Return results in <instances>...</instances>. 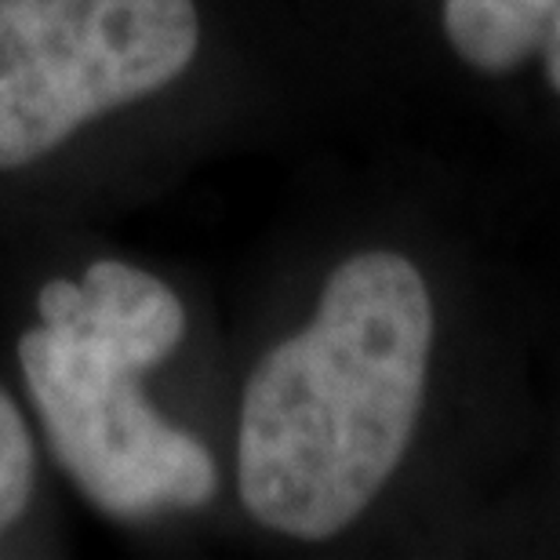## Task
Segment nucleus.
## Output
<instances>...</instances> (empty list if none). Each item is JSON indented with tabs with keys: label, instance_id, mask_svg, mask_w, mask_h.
I'll return each instance as SVG.
<instances>
[{
	"label": "nucleus",
	"instance_id": "423d86ee",
	"mask_svg": "<svg viewBox=\"0 0 560 560\" xmlns=\"http://www.w3.org/2000/svg\"><path fill=\"white\" fill-rule=\"evenodd\" d=\"M542 73H546V84H550V92L560 98V11L553 19V30L550 37L542 44Z\"/></svg>",
	"mask_w": 560,
	"mask_h": 560
},
{
	"label": "nucleus",
	"instance_id": "39448f33",
	"mask_svg": "<svg viewBox=\"0 0 560 560\" xmlns=\"http://www.w3.org/2000/svg\"><path fill=\"white\" fill-rule=\"evenodd\" d=\"M33 495V441L26 419L0 389V535L22 517Z\"/></svg>",
	"mask_w": 560,
	"mask_h": 560
},
{
	"label": "nucleus",
	"instance_id": "f03ea898",
	"mask_svg": "<svg viewBox=\"0 0 560 560\" xmlns=\"http://www.w3.org/2000/svg\"><path fill=\"white\" fill-rule=\"evenodd\" d=\"M40 328L19 364L51 452L109 517L197 510L215 499L208 447L145 405L139 378L183 342L186 310L164 280L128 262H92L81 284L48 280Z\"/></svg>",
	"mask_w": 560,
	"mask_h": 560
},
{
	"label": "nucleus",
	"instance_id": "20e7f679",
	"mask_svg": "<svg viewBox=\"0 0 560 560\" xmlns=\"http://www.w3.org/2000/svg\"><path fill=\"white\" fill-rule=\"evenodd\" d=\"M560 0H444L447 48L480 77H510L542 55Z\"/></svg>",
	"mask_w": 560,
	"mask_h": 560
},
{
	"label": "nucleus",
	"instance_id": "f257e3e1",
	"mask_svg": "<svg viewBox=\"0 0 560 560\" xmlns=\"http://www.w3.org/2000/svg\"><path fill=\"white\" fill-rule=\"evenodd\" d=\"M433 339V295L408 255L375 248L335 266L313 320L244 386V510L299 542L350 528L416 441Z\"/></svg>",
	"mask_w": 560,
	"mask_h": 560
},
{
	"label": "nucleus",
	"instance_id": "7ed1b4c3",
	"mask_svg": "<svg viewBox=\"0 0 560 560\" xmlns=\"http://www.w3.org/2000/svg\"><path fill=\"white\" fill-rule=\"evenodd\" d=\"M194 0H0V172L194 62Z\"/></svg>",
	"mask_w": 560,
	"mask_h": 560
}]
</instances>
